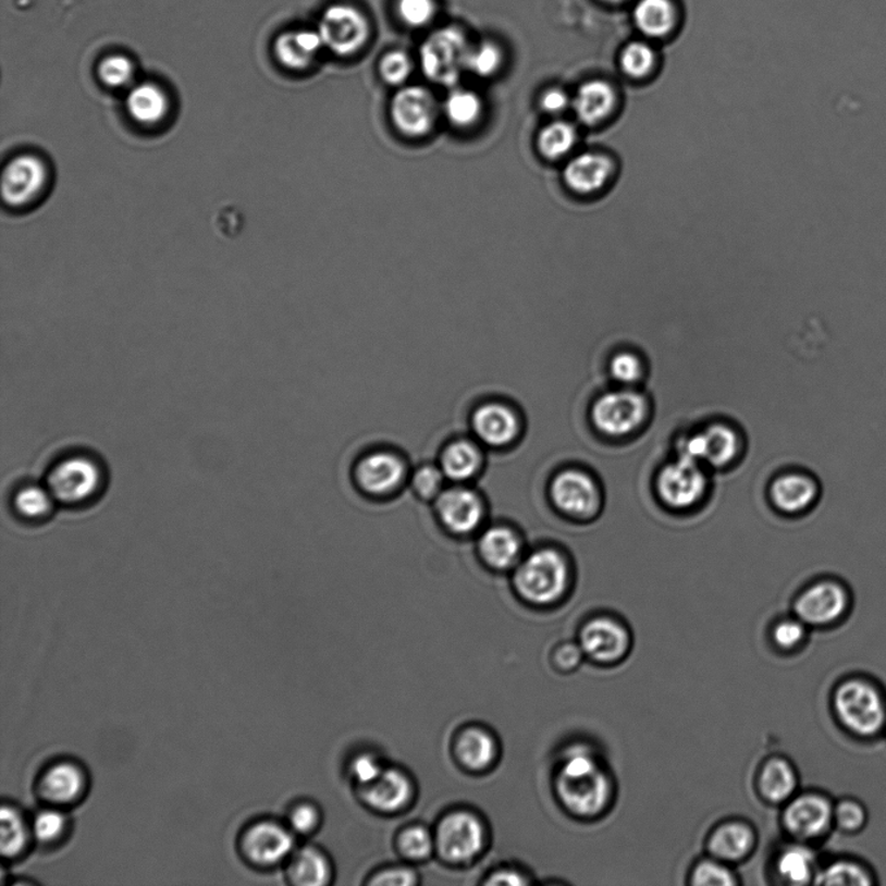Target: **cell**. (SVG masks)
Here are the masks:
<instances>
[{
    "mask_svg": "<svg viewBox=\"0 0 886 886\" xmlns=\"http://www.w3.org/2000/svg\"><path fill=\"white\" fill-rule=\"evenodd\" d=\"M556 789L564 807L574 815L592 817L612 800L611 775L591 748L573 747L561 762Z\"/></svg>",
    "mask_w": 886,
    "mask_h": 886,
    "instance_id": "cell-1",
    "label": "cell"
},
{
    "mask_svg": "<svg viewBox=\"0 0 886 886\" xmlns=\"http://www.w3.org/2000/svg\"><path fill=\"white\" fill-rule=\"evenodd\" d=\"M569 583V566L561 553L539 550L525 558L514 574L519 596L532 605H551L563 598Z\"/></svg>",
    "mask_w": 886,
    "mask_h": 886,
    "instance_id": "cell-2",
    "label": "cell"
},
{
    "mask_svg": "<svg viewBox=\"0 0 886 886\" xmlns=\"http://www.w3.org/2000/svg\"><path fill=\"white\" fill-rule=\"evenodd\" d=\"M470 52L468 39L462 30H438L421 47L424 76L441 86H455L462 74L468 71Z\"/></svg>",
    "mask_w": 886,
    "mask_h": 886,
    "instance_id": "cell-3",
    "label": "cell"
},
{
    "mask_svg": "<svg viewBox=\"0 0 886 886\" xmlns=\"http://www.w3.org/2000/svg\"><path fill=\"white\" fill-rule=\"evenodd\" d=\"M835 707L844 725L856 734L875 735L885 725L886 709L882 696L861 680L845 682L837 689Z\"/></svg>",
    "mask_w": 886,
    "mask_h": 886,
    "instance_id": "cell-4",
    "label": "cell"
},
{
    "mask_svg": "<svg viewBox=\"0 0 886 886\" xmlns=\"http://www.w3.org/2000/svg\"><path fill=\"white\" fill-rule=\"evenodd\" d=\"M648 403L644 395L633 390L607 392L593 404L592 422L601 434L624 438L644 423Z\"/></svg>",
    "mask_w": 886,
    "mask_h": 886,
    "instance_id": "cell-5",
    "label": "cell"
},
{
    "mask_svg": "<svg viewBox=\"0 0 886 886\" xmlns=\"http://www.w3.org/2000/svg\"><path fill=\"white\" fill-rule=\"evenodd\" d=\"M442 108L429 89L407 86L396 93L391 101L392 124L404 137L418 139L434 132Z\"/></svg>",
    "mask_w": 886,
    "mask_h": 886,
    "instance_id": "cell-6",
    "label": "cell"
},
{
    "mask_svg": "<svg viewBox=\"0 0 886 886\" xmlns=\"http://www.w3.org/2000/svg\"><path fill=\"white\" fill-rule=\"evenodd\" d=\"M100 484L99 466L84 456L65 458L53 466L47 478V490L53 500L67 505L85 503L96 495Z\"/></svg>",
    "mask_w": 886,
    "mask_h": 886,
    "instance_id": "cell-7",
    "label": "cell"
},
{
    "mask_svg": "<svg viewBox=\"0 0 886 886\" xmlns=\"http://www.w3.org/2000/svg\"><path fill=\"white\" fill-rule=\"evenodd\" d=\"M707 478L699 463L680 456L668 464L657 477V492L662 502L673 509H689L705 495Z\"/></svg>",
    "mask_w": 886,
    "mask_h": 886,
    "instance_id": "cell-8",
    "label": "cell"
},
{
    "mask_svg": "<svg viewBox=\"0 0 886 886\" xmlns=\"http://www.w3.org/2000/svg\"><path fill=\"white\" fill-rule=\"evenodd\" d=\"M318 33L323 46L340 57L355 56L369 38L367 17L354 7L335 4L323 13Z\"/></svg>",
    "mask_w": 886,
    "mask_h": 886,
    "instance_id": "cell-9",
    "label": "cell"
},
{
    "mask_svg": "<svg viewBox=\"0 0 886 886\" xmlns=\"http://www.w3.org/2000/svg\"><path fill=\"white\" fill-rule=\"evenodd\" d=\"M436 842L442 856L450 862H469L483 849V824L475 814L457 811L439 824Z\"/></svg>",
    "mask_w": 886,
    "mask_h": 886,
    "instance_id": "cell-10",
    "label": "cell"
},
{
    "mask_svg": "<svg viewBox=\"0 0 886 886\" xmlns=\"http://www.w3.org/2000/svg\"><path fill=\"white\" fill-rule=\"evenodd\" d=\"M679 451L680 456L696 463L716 469L726 468L739 455V435L726 424H710L705 430L682 439Z\"/></svg>",
    "mask_w": 886,
    "mask_h": 886,
    "instance_id": "cell-11",
    "label": "cell"
},
{
    "mask_svg": "<svg viewBox=\"0 0 886 886\" xmlns=\"http://www.w3.org/2000/svg\"><path fill=\"white\" fill-rule=\"evenodd\" d=\"M551 499L558 510L573 517H590L599 509L600 491L584 471H561L551 483Z\"/></svg>",
    "mask_w": 886,
    "mask_h": 886,
    "instance_id": "cell-12",
    "label": "cell"
},
{
    "mask_svg": "<svg viewBox=\"0 0 886 886\" xmlns=\"http://www.w3.org/2000/svg\"><path fill=\"white\" fill-rule=\"evenodd\" d=\"M47 182L45 162L34 155H22L9 162L2 177V195L7 205L24 207L37 199Z\"/></svg>",
    "mask_w": 886,
    "mask_h": 886,
    "instance_id": "cell-13",
    "label": "cell"
},
{
    "mask_svg": "<svg viewBox=\"0 0 886 886\" xmlns=\"http://www.w3.org/2000/svg\"><path fill=\"white\" fill-rule=\"evenodd\" d=\"M630 644L627 628L607 617L588 622L580 633V647L584 654L599 664H614L626 657Z\"/></svg>",
    "mask_w": 886,
    "mask_h": 886,
    "instance_id": "cell-14",
    "label": "cell"
},
{
    "mask_svg": "<svg viewBox=\"0 0 886 886\" xmlns=\"http://www.w3.org/2000/svg\"><path fill=\"white\" fill-rule=\"evenodd\" d=\"M436 513L446 530L456 536H469L482 524L484 506L476 491L452 487L436 497Z\"/></svg>",
    "mask_w": 886,
    "mask_h": 886,
    "instance_id": "cell-15",
    "label": "cell"
},
{
    "mask_svg": "<svg viewBox=\"0 0 886 886\" xmlns=\"http://www.w3.org/2000/svg\"><path fill=\"white\" fill-rule=\"evenodd\" d=\"M294 848V837L282 825L261 822L248 828L242 838V851L249 862L270 867L286 859Z\"/></svg>",
    "mask_w": 886,
    "mask_h": 886,
    "instance_id": "cell-16",
    "label": "cell"
},
{
    "mask_svg": "<svg viewBox=\"0 0 886 886\" xmlns=\"http://www.w3.org/2000/svg\"><path fill=\"white\" fill-rule=\"evenodd\" d=\"M405 477L407 465L391 452L370 453L356 466V482L369 495H389L403 484Z\"/></svg>",
    "mask_w": 886,
    "mask_h": 886,
    "instance_id": "cell-17",
    "label": "cell"
},
{
    "mask_svg": "<svg viewBox=\"0 0 886 886\" xmlns=\"http://www.w3.org/2000/svg\"><path fill=\"white\" fill-rule=\"evenodd\" d=\"M848 606V594L834 581H822L804 591L795 611L804 625L824 626L840 618Z\"/></svg>",
    "mask_w": 886,
    "mask_h": 886,
    "instance_id": "cell-18",
    "label": "cell"
},
{
    "mask_svg": "<svg viewBox=\"0 0 886 886\" xmlns=\"http://www.w3.org/2000/svg\"><path fill=\"white\" fill-rule=\"evenodd\" d=\"M472 430L477 438L492 448H504L519 435L517 413L502 403H487L472 413Z\"/></svg>",
    "mask_w": 886,
    "mask_h": 886,
    "instance_id": "cell-19",
    "label": "cell"
},
{
    "mask_svg": "<svg viewBox=\"0 0 886 886\" xmlns=\"http://www.w3.org/2000/svg\"><path fill=\"white\" fill-rule=\"evenodd\" d=\"M834 809L820 795H803L791 801L784 813V823L791 835L802 838L820 837L830 827Z\"/></svg>",
    "mask_w": 886,
    "mask_h": 886,
    "instance_id": "cell-20",
    "label": "cell"
},
{
    "mask_svg": "<svg viewBox=\"0 0 886 886\" xmlns=\"http://www.w3.org/2000/svg\"><path fill=\"white\" fill-rule=\"evenodd\" d=\"M613 173V161L606 155L583 152L567 162L564 180L574 193L588 195L605 187Z\"/></svg>",
    "mask_w": 886,
    "mask_h": 886,
    "instance_id": "cell-21",
    "label": "cell"
},
{
    "mask_svg": "<svg viewBox=\"0 0 886 886\" xmlns=\"http://www.w3.org/2000/svg\"><path fill=\"white\" fill-rule=\"evenodd\" d=\"M85 788V773L78 764L72 762L53 764L39 780L40 797L58 807L78 801Z\"/></svg>",
    "mask_w": 886,
    "mask_h": 886,
    "instance_id": "cell-22",
    "label": "cell"
},
{
    "mask_svg": "<svg viewBox=\"0 0 886 886\" xmlns=\"http://www.w3.org/2000/svg\"><path fill=\"white\" fill-rule=\"evenodd\" d=\"M617 106V93L604 79H591L581 84L573 98L575 114L581 124L594 126L605 121Z\"/></svg>",
    "mask_w": 886,
    "mask_h": 886,
    "instance_id": "cell-23",
    "label": "cell"
},
{
    "mask_svg": "<svg viewBox=\"0 0 886 886\" xmlns=\"http://www.w3.org/2000/svg\"><path fill=\"white\" fill-rule=\"evenodd\" d=\"M411 791L409 777L402 771L389 768L364 787L362 797L371 808L390 814L402 810L409 802Z\"/></svg>",
    "mask_w": 886,
    "mask_h": 886,
    "instance_id": "cell-24",
    "label": "cell"
},
{
    "mask_svg": "<svg viewBox=\"0 0 886 886\" xmlns=\"http://www.w3.org/2000/svg\"><path fill=\"white\" fill-rule=\"evenodd\" d=\"M480 557L495 570H509L519 564L522 541L518 533L506 526H492L478 541Z\"/></svg>",
    "mask_w": 886,
    "mask_h": 886,
    "instance_id": "cell-25",
    "label": "cell"
},
{
    "mask_svg": "<svg viewBox=\"0 0 886 886\" xmlns=\"http://www.w3.org/2000/svg\"><path fill=\"white\" fill-rule=\"evenodd\" d=\"M633 24L649 39H664L678 28L679 10L674 0H638Z\"/></svg>",
    "mask_w": 886,
    "mask_h": 886,
    "instance_id": "cell-26",
    "label": "cell"
},
{
    "mask_svg": "<svg viewBox=\"0 0 886 886\" xmlns=\"http://www.w3.org/2000/svg\"><path fill=\"white\" fill-rule=\"evenodd\" d=\"M755 845V834L749 824L729 822L722 824L709 838V851L722 862H739L747 858Z\"/></svg>",
    "mask_w": 886,
    "mask_h": 886,
    "instance_id": "cell-27",
    "label": "cell"
},
{
    "mask_svg": "<svg viewBox=\"0 0 886 886\" xmlns=\"http://www.w3.org/2000/svg\"><path fill=\"white\" fill-rule=\"evenodd\" d=\"M322 46V38L318 32H288L275 40L274 52L283 66L303 71L313 64Z\"/></svg>",
    "mask_w": 886,
    "mask_h": 886,
    "instance_id": "cell-28",
    "label": "cell"
},
{
    "mask_svg": "<svg viewBox=\"0 0 886 886\" xmlns=\"http://www.w3.org/2000/svg\"><path fill=\"white\" fill-rule=\"evenodd\" d=\"M770 496L777 509L789 514L801 513L815 502L817 487L807 476L787 475L775 480Z\"/></svg>",
    "mask_w": 886,
    "mask_h": 886,
    "instance_id": "cell-29",
    "label": "cell"
},
{
    "mask_svg": "<svg viewBox=\"0 0 886 886\" xmlns=\"http://www.w3.org/2000/svg\"><path fill=\"white\" fill-rule=\"evenodd\" d=\"M126 110L140 125L153 126L164 121L169 112V99L160 86L144 83L134 86L126 98Z\"/></svg>",
    "mask_w": 886,
    "mask_h": 886,
    "instance_id": "cell-30",
    "label": "cell"
},
{
    "mask_svg": "<svg viewBox=\"0 0 886 886\" xmlns=\"http://www.w3.org/2000/svg\"><path fill=\"white\" fill-rule=\"evenodd\" d=\"M483 456L476 443L459 439L445 446L441 456V469L445 478L466 482L482 468Z\"/></svg>",
    "mask_w": 886,
    "mask_h": 886,
    "instance_id": "cell-31",
    "label": "cell"
},
{
    "mask_svg": "<svg viewBox=\"0 0 886 886\" xmlns=\"http://www.w3.org/2000/svg\"><path fill=\"white\" fill-rule=\"evenodd\" d=\"M497 753L493 737L482 728H469L459 735L456 754L459 762L471 771H482L490 766Z\"/></svg>",
    "mask_w": 886,
    "mask_h": 886,
    "instance_id": "cell-32",
    "label": "cell"
},
{
    "mask_svg": "<svg viewBox=\"0 0 886 886\" xmlns=\"http://www.w3.org/2000/svg\"><path fill=\"white\" fill-rule=\"evenodd\" d=\"M759 787L768 802L782 803L789 800L797 788V775L793 766L784 759H771L760 774Z\"/></svg>",
    "mask_w": 886,
    "mask_h": 886,
    "instance_id": "cell-33",
    "label": "cell"
},
{
    "mask_svg": "<svg viewBox=\"0 0 886 886\" xmlns=\"http://www.w3.org/2000/svg\"><path fill=\"white\" fill-rule=\"evenodd\" d=\"M577 140V128L567 121L557 120L541 128L538 150L547 160H559L573 151Z\"/></svg>",
    "mask_w": 886,
    "mask_h": 886,
    "instance_id": "cell-34",
    "label": "cell"
},
{
    "mask_svg": "<svg viewBox=\"0 0 886 886\" xmlns=\"http://www.w3.org/2000/svg\"><path fill=\"white\" fill-rule=\"evenodd\" d=\"M328 859L316 849H303L290 865V877L297 885L321 886L330 881Z\"/></svg>",
    "mask_w": 886,
    "mask_h": 886,
    "instance_id": "cell-35",
    "label": "cell"
},
{
    "mask_svg": "<svg viewBox=\"0 0 886 886\" xmlns=\"http://www.w3.org/2000/svg\"><path fill=\"white\" fill-rule=\"evenodd\" d=\"M443 111L453 126L469 128L482 119L483 101L475 91L457 89L446 98Z\"/></svg>",
    "mask_w": 886,
    "mask_h": 886,
    "instance_id": "cell-36",
    "label": "cell"
},
{
    "mask_svg": "<svg viewBox=\"0 0 886 886\" xmlns=\"http://www.w3.org/2000/svg\"><path fill=\"white\" fill-rule=\"evenodd\" d=\"M659 56L648 40H632L620 51L619 65L626 76L641 79L652 74L657 66Z\"/></svg>",
    "mask_w": 886,
    "mask_h": 886,
    "instance_id": "cell-37",
    "label": "cell"
},
{
    "mask_svg": "<svg viewBox=\"0 0 886 886\" xmlns=\"http://www.w3.org/2000/svg\"><path fill=\"white\" fill-rule=\"evenodd\" d=\"M30 840V832L24 817L15 808L3 804L2 808V856L17 858L24 853Z\"/></svg>",
    "mask_w": 886,
    "mask_h": 886,
    "instance_id": "cell-38",
    "label": "cell"
},
{
    "mask_svg": "<svg viewBox=\"0 0 886 886\" xmlns=\"http://www.w3.org/2000/svg\"><path fill=\"white\" fill-rule=\"evenodd\" d=\"M814 863L809 849L790 847L777 859V872L789 884L804 885L813 881Z\"/></svg>",
    "mask_w": 886,
    "mask_h": 886,
    "instance_id": "cell-39",
    "label": "cell"
},
{
    "mask_svg": "<svg viewBox=\"0 0 886 886\" xmlns=\"http://www.w3.org/2000/svg\"><path fill=\"white\" fill-rule=\"evenodd\" d=\"M56 502L51 493L47 489L38 485L25 487L20 490L15 496L16 510L23 517L29 519H38L47 516L52 509V504Z\"/></svg>",
    "mask_w": 886,
    "mask_h": 886,
    "instance_id": "cell-40",
    "label": "cell"
},
{
    "mask_svg": "<svg viewBox=\"0 0 886 886\" xmlns=\"http://www.w3.org/2000/svg\"><path fill=\"white\" fill-rule=\"evenodd\" d=\"M816 884L820 885H871L867 872L850 862H837L823 870L816 876Z\"/></svg>",
    "mask_w": 886,
    "mask_h": 886,
    "instance_id": "cell-41",
    "label": "cell"
},
{
    "mask_svg": "<svg viewBox=\"0 0 886 886\" xmlns=\"http://www.w3.org/2000/svg\"><path fill=\"white\" fill-rule=\"evenodd\" d=\"M67 827L66 816L59 810L40 811L33 822V835L39 842L53 844L60 840Z\"/></svg>",
    "mask_w": 886,
    "mask_h": 886,
    "instance_id": "cell-42",
    "label": "cell"
},
{
    "mask_svg": "<svg viewBox=\"0 0 886 886\" xmlns=\"http://www.w3.org/2000/svg\"><path fill=\"white\" fill-rule=\"evenodd\" d=\"M98 76L106 86L121 89L132 83L134 66L123 56L108 57L99 64Z\"/></svg>",
    "mask_w": 886,
    "mask_h": 886,
    "instance_id": "cell-43",
    "label": "cell"
},
{
    "mask_svg": "<svg viewBox=\"0 0 886 886\" xmlns=\"http://www.w3.org/2000/svg\"><path fill=\"white\" fill-rule=\"evenodd\" d=\"M692 884L699 886H733L737 884L734 872L719 859H706L692 874Z\"/></svg>",
    "mask_w": 886,
    "mask_h": 886,
    "instance_id": "cell-44",
    "label": "cell"
},
{
    "mask_svg": "<svg viewBox=\"0 0 886 886\" xmlns=\"http://www.w3.org/2000/svg\"><path fill=\"white\" fill-rule=\"evenodd\" d=\"M444 472L434 465H423L411 477V487L423 500L436 499L444 491Z\"/></svg>",
    "mask_w": 886,
    "mask_h": 886,
    "instance_id": "cell-45",
    "label": "cell"
},
{
    "mask_svg": "<svg viewBox=\"0 0 886 886\" xmlns=\"http://www.w3.org/2000/svg\"><path fill=\"white\" fill-rule=\"evenodd\" d=\"M503 56L499 47L493 44H483L477 50H471L468 60V70L479 77H491L500 70Z\"/></svg>",
    "mask_w": 886,
    "mask_h": 886,
    "instance_id": "cell-46",
    "label": "cell"
},
{
    "mask_svg": "<svg viewBox=\"0 0 886 886\" xmlns=\"http://www.w3.org/2000/svg\"><path fill=\"white\" fill-rule=\"evenodd\" d=\"M380 73L385 84L391 86L404 84L411 73L409 57L403 51L389 52L381 60Z\"/></svg>",
    "mask_w": 886,
    "mask_h": 886,
    "instance_id": "cell-47",
    "label": "cell"
},
{
    "mask_svg": "<svg viewBox=\"0 0 886 886\" xmlns=\"http://www.w3.org/2000/svg\"><path fill=\"white\" fill-rule=\"evenodd\" d=\"M398 847L405 857L410 859H424L431 854L434 842L428 829L411 827L404 832L398 840Z\"/></svg>",
    "mask_w": 886,
    "mask_h": 886,
    "instance_id": "cell-48",
    "label": "cell"
},
{
    "mask_svg": "<svg viewBox=\"0 0 886 886\" xmlns=\"http://www.w3.org/2000/svg\"><path fill=\"white\" fill-rule=\"evenodd\" d=\"M397 10L405 24L419 28L434 19L436 7L434 0H398Z\"/></svg>",
    "mask_w": 886,
    "mask_h": 886,
    "instance_id": "cell-49",
    "label": "cell"
},
{
    "mask_svg": "<svg viewBox=\"0 0 886 886\" xmlns=\"http://www.w3.org/2000/svg\"><path fill=\"white\" fill-rule=\"evenodd\" d=\"M611 374L615 381L630 387V385L641 380L642 374H644V368H642L638 356L630 354V352H624V354H618L613 357Z\"/></svg>",
    "mask_w": 886,
    "mask_h": 886,
    "instance_id": "cell-50",
    "label": "cell"
},
{
    "mask_svg": "<svg viewBox=\"0 0 886 886\" xmlns=\"http://www.w3.org/2000/svg\"><path fill=\"white\" fill-rule=\"evenodd\" d=\"M807 636V628L800 619H788L777 625L774 630V640L777 647L795 649L801 644Z\"/></svg>",
    "mask_w": 886,
    "mask_h": 886,
    "instance_id": "cell-51",
    "label": "cell"
},
{
    "mask_svg": "<svg viewBox=\"0 0 886 886\" xmlns=\"http://www.w3.org/2000/svg\"><path fill=\"white\" fill-rule=\"evenodd\" d=\"M834 820L845 830H857L865 821L864 809L854 801H842L834 810Z\"/></svg>",
    "mask_w": 886,
    "mask_h": 886,
    "instance_id": "cell-52",
    "label": "cell"
},
{
    "mask_svg": "<svg viewBox=\"0 0 886 886\" xmlns=\"http://www.w3.org/2000/svg\"><path fill=\"white\" fill-rule=\"evenodd\" d=\"M350 771L356 782L365 787L373 783L382 774L383 768L374 755L361 754L352 762Z\"/></svg>",
    "mask_w": 886,
    "mask_h": 886,
    "instance_id": "cell-53",
    "label": "cell"
},
{
    "mask_svg": "<svg viewBox=\"0 0 886 886\" xmlns=\"http://www.w3.org/2000/svg\"><path fill=\"white\" fill-rule=\"evenodd\" d=\"M290 823L299 834H309V832H312L317 827L318 811L312 804H299V807H296L293 813H291Z\"/></svg>",
    "mask_w": 886,
    "mask_h": 886,
    "instance_id": "cell-54",
    "label": "cell"
},
{
    "mask_svg": "<svg viewBox=\"0 0 886 886\" xmlns=\"http://www.w3.org/2000/svg\"><path fill=\"white\" fill-rule=\"evenodd\" d=\"M570 106H573V98L565 90L558 89V87L546 90L540 98L541 110L554 114V116L564 113Z\"/></svg>",
    "mask_w": 886,
    "mask_h": 886,
    "instance_id": "cell-55",
    "label": "cell"
},
{
    "mask_svg": "<svg viewBox=\"0 0 886 886\" xmlns=\"http://www.w3.org/2000/svg\"><path fill=\"white\" fill-rule=\"evenodd\" d=\"M417 883V876L415 872L408 869H391L381 872L378 874L371 884L373 885H391V886H409L415 885Z\"/></svg>",
    "mask_w": 886,
    "mask_h": 886,
    "instance_id": "cell-56",
    "label": "cell"
},
{
    "mask_svg": "<svg viewBox=\"0 0 886 886\" xmlns=\"http://www.w3.org/2000/svg\"><path fill=\"white\" fill-rule=\"evenodd\" d=\"M583 649L577 644H564L557 649L556 654H554V661L559 668L563 669H574L577 668L583 659Z\"/></svg>",
    "mask_w": 886,
    "mask_h": 886,
    "instance_id": "cell-57",
    "label": "cell"
},
{
    "mask_svg": "<svg viewBox=\"0 0 886 886\" xmlns=\"http://www.w3.org/2000/svg\"><path fill=\"white\" fill-rule=\"evenodd\" d=\"M487 884L490 885H526L529 881L519 872L516 871H500L497 874L492 875Z\"/></svg>",
    "mask_w": 886,
    "mask_h": 886,
    "instance_id": "cell-58",
    "label": "cell"
},
{
    "mask_svg": "<svg viewBox=\"0 0 886 886\" xmlns=\"http://www.w3.org/2000/svg\"><path fill=\"white\" fill-rule=\"evenodd\" d=\"M600 2H604L606 4H624L628 2V0H600Z\"/></svg>",
    "mask_w": 886,
    "mask_h": 886,
    "instance_id": "cell-59",
    "label": "cell"
}]
</instances>
